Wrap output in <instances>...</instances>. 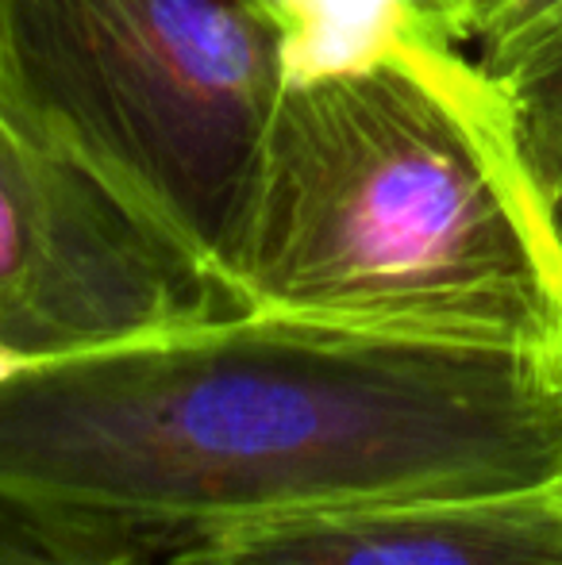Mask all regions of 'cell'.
<instances>
[{
  "label": "cell",
  "mask_w": 562,
  "mask_h": 565,
  "mask_svg": "<svg viewBox=\"0 0 562 565\" xmlns=\"http://www.w3.org/2000/svg\"><path fill=\"white\" fill-rule=\"evenodd\" d=\"M562 481L555 370L232 312L0 385V523L85 546Z\"/></svg>",
  "instance_id": "cell-1"
},
{
  "label": "cell",
  "mask_w": 562,
  "mask_h": 565,
  "mask_svg": "<svg viewBox=\"0 0 562 565\" xmlns=\"http://www.w3.org/2000/svg\"><path fill=\"white\" fill-rule=\"evenodd\" d=\"M243 312L562 365V243L501 85L385 12L297 66L258 158Z\"/></svg>",
  "instance_id": "cell-2"
},
{
  "label": "cell",
  "mask_w": 562,
  "mask_h": 565,
  "mask_svg": "<svg viewBox=\"0 0 562 565\" xmlns=\"http://www.w3.org/2000/svg\"><path fill=\"white\" fill-rule=\"evenodd\" d=\"M293 0H0V127L128 196L235 300Z\"/></svg>",
  "instance_id": "cell-3"
},
{
  "label": "cell",
  "mask_w": 562,
  "mask_h": 565,
  "mask_svg": "<svg viewBox=\"0 0 562 565\" xmlns=\"http://www.w3.org/2000/svg\"><path fill=\"white\" fill-rule=\"evenodd\" d=\"M243 312L232 292L66 158L0 127V342L54 362Z\"/></svg>",
  "instance_id": "cell-4"
},
{
  "label": "cell",
  "mask_w": 562,
  "mask_h": 565,
  "mask_svg": "<svg viewBox=\"0 0 562 565\" xmlns=\"http://www.w3.org/2000/svg\"><path fill=\"white\" fill-rule=\"evenodd\" d=\"M158 565H562V481L235 523L181 539Z\"/></svg>",
  "instance_id": "cell-5"
},
{
  "label": "cell",
  "mask_w": 562,
  "mask_h": 565,
  "mask_svg": "<svg viewBox=\"0 0 562 565\" xmlns=\"http://www.w3.org/2000/svg\"><path fill=\"white\" fill-rule=\"evenodd\" d=\"M509 100L520 150L543 196L562 189V39L497 77Z\"/></svg>",
  "instance_id": "cell-6"
},
{
  "label": "cell",
  "mask_w": 562,
  "mask_h": 565,
  "mask_svg": "<svg viewBox=\"0 0 562 565\" xmlns=\"http://www.w3.org/2000/svg\"><path fill=\"white\" fill-rule=\"evenodd\" d=\"M555 39H562V0H505L486 31L474 39V62L497 82Z\"/></svg>",
  "instance_id": "cell-7"
},
{
  "label": "cell",
  "mask_w": 562,
  "mask_h": 565,
  "mask_svg": "<svg viewBox=\"0 0 562 565\" xmlns=\"http://www.w3.org/2000/svg\"><path fill=\"white\" fill-rule=\"evenodd\" d=\"M501 4L505 0H385V12H397L427 35L458 46L478 39Z\"/></svg>",
  "instance_id": "cell-8"
},
{
  "label": "cell",
  "mask_w": 562,
  "mask_h": 565,
  "mask_svg": "<svg viewBox=\"0 0 562 565\" xmlns=\"http://www.w3.org/2000/svg\"><path fill=\"white\" fill-rule=\"evenodd\" d=\"M120 546H85L0 523V565H116Z\"/></svg>",
  "instance_id": "cell-9"
},
{
  "label": "cell",
  "mask_w": 562,
  "mask_h": 565,
  "mask_svg": "<svg viewBox=\"0 0 562 565\" xmlns=\"http://www.w3.org/2000/svg\"><path fill=\"white\" fill-rule=\"evenodd\" d=\"M23 365H28V362H23L20 354H12V350H8L4 342H0V385H4L8 377H15V373H20Z\"/></svg>",
  "instance_id": "cell-10"
},
{
  "label": "cell",
  "mask_w": 562,
  "mask_h": 565,
  "mask_svg": "<svg viewBox=\"0 0 562 565\" xmlns=\"http://www.w3.org/2000/svg\"><path fill=\"white\" fill-rule=\"evenodd\" d=\"M116 565H150V558L142 551H116Z\"/></svg>",
  "instance_id": "cell-11"
},
{
  "label": "cell",
  "mask_w": 562,
  "mask_h": 565,
  "mask_svg": "<svg viewBox=\"0 0 562 565\" xmlns=\"http://www.w3.org/2000/svg\"><path fill=\"white\" fill-rule=\"evenodd\" d=\"M548 204H551V224H555L559 231V243H562V189L555 196H548Z\"/></svg>",
  "instance_id": "cell-12"
},
{
  "label": "cell",
  "mask_w": 562,
  "mask_h": 565,
  "mask_svg": "<svg viewBox=\"0 0 562 565\" xmlns=\"http://www.w3.org/2000/svg\"><path fill=\"white\" fill-rule=\"evenodd\" d=\"M555 385H559V401H562V365L555 370Z\"/></svg>",
  "instance_id": "cell-13"
}]
</instances>
